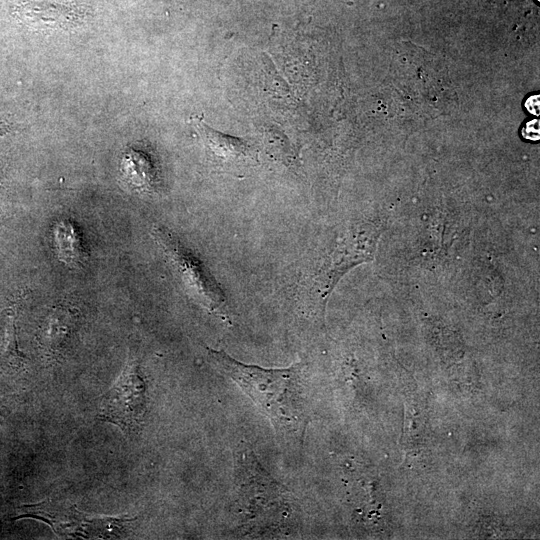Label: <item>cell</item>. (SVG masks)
<instances>
[{
	"mask_svg": "<svg viewBox=\"0 0 540 540\" xmlns=\"http://www.w3.org/2000/svg\"><path fill=\"white\" fill-rule=\"evenodd\" d=\"M234 460L236 534H291L297 524L296 497L268 473L247 443L237 447Z\"/></svg>",
	"mask_w": 540,
	"mask_h": 540,
	"instance_id": "obj_2",
	"label": "cell"
},
{
	"mask_svg": "<svg viewBox=\"0 0 540 540\" xmlns=\"http://www.w3.org/2000/svg\"><path fill=\"white\" fill-rule=\"evenodd\" d=\"M145 408V383L137 362L130 360L114 386L103 397L99 418L132 435L140 430Z\"/></svg>",
	"mask_w": 540,
	"mask_h": 540,
	"instance_id": "obj_4",
	"label": "cell"
},
{
	"mask_svg": "<svg viewBox=\"0 0 540 540\" xmlns=\"http://www.w3.org/2000/svg\"><path fill=\"white\" fill-rule=\"evenodd\" d=\"M153 234L187 294L212 314L228 320L224 292L206 266L167 230L155 227Z\"/></svg>",
	"mask_w": 540,
	"mask_h": 540,
	"instance_id": "obj_3",
	"label": "cell"
},
{
	"mask_svg": "<svg viewBox=\"0 0 540 540\" xmlns=\"http://www.w3.org/2000/svg\"><path fill=\"white\" fill-rule=\"evenodd\" d=\"M539 97L538 95H534L530 97L526 102L527 110L532 114H538L539 113Z\"/></svg>",
	"mask_w": 540,
	"mask_h": 540,
	"instance_id": "obj_9",
	"label": "cell"
},
{
	"mask_svg": "<svg viewBox=\"0 0 540 540\" xmlns=\"http://www.w3.org/2000/svg\"><path fill=\"white\" fill-rule=\"evenodd\" d=\"M522 134L528 140H537L539 138V122L537 120L529 121L523 127Z\"/></svg>",
	"mask_w": 540,
	"mask_h": 540,
	"instance_id": "obj_8",
	"label": "cell"
},
{
	"mask_svg": "<svg viewBox=\"0 0 540 540\" xmlns=\"http://www.w3.org/2000/svg\"><path fill=\"white\" fill-rule=\"evenodd\" d=\"M208 360L219 373L235 382L270 420L287 447L301 446L308 423L307 383L302 364L263 368L242 363L224 351L208 349Z\"/></svg>",
	"mask_w": 540,
	"mask_h": 540,
	"instance_id": "obj_1",
	"label": "cell"
},
{
	"mask_svg": "<svg viewBox=\"0 0 540 540\" xmlns=\"http://www.w3.org/2000/svg\"><path fill=\"white\" fill-rule=\"evenodd\" d=\"M126 172L133 185L147 189L151 186L154 171L150 161L141 153H131L126 157Z\"/></svg>",
	"mask_w": 540,
	"mask_h": 540,
	"instance_id": "obj_7",
	"label": "cell"
},
{
	"mask_svg": "<svg viewBox=\"0 0 540 540\" xmlns=\"http://www.w3.org/2000/svg\"><path fill=\"white\" fill-rule=\"evenodd\" d=\"M205 148L206 157L216 168L242 172L257 163V154L244 140L223 134L200 119L193 120Z\"/></svg>",
	"mask_w": 540,
	"mask_h": 540,
	"instance_id": "obj_5",
	"label": "cell"
},
{
	"mask_svg": "<svg viewBox=\"0 0 540 540\" xmlns=\"http://www.w3.org/2000/svg\"><path fill=\"white\" fill-rule=\"evenodd\" d=\"M54 236L61 260L67 263L81 260V241L72 224L67 221L58 223L54 230Z\"/></svg>",
	"mask_w": 540,
	"mask_h": 540,
	"instance_id": "obj_6",
	"label": "cell"
}]
</instances>
